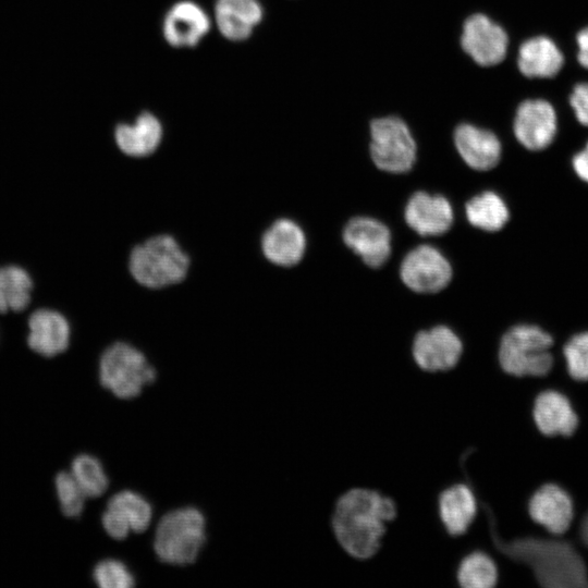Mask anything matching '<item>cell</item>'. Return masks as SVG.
<instances>
[{
    "instance_id": "4316f807",
    "label": "cell",
    "mask_w": 588,
    "mask_h": 588,
    "mask_svg": "<svg viewBox=\"0 0 588 588\" xmlns=\"http://www.w3.org/2000/svg\"><path fill=\"white\" fill-rule=\"evenodd\" d=\"M33 282L17 266L0 267V313L21 311L29 303Z\"/></svg>"
},
{
    "instance_id": "6da1fadb",
    "label": "cell",
    "mask_w": 588,
    "mask_h": 588,
    "mask_svg": "<svg viewBox=\"0 0 588 588\" xmlns=\"http://www.w3.org/2000/svg\"><path fill=\"white\" fill-rule=\"evenodd\" d=\"M396 513L392 498L372 489L352 488L336 499L331 529L347 554L368 559L380 548L387 523L394 519Z\"/></svg>"
},
{
    "instance_id": "2e32d148",
    "label": "cell",
    "mask_w": 588,
    "mask_h": 588,
    "mask_svg": "<svg viewBox=\"0 0 588 588\" xmlns=\"http://www.w3.org/2000/svg\"><path fill=\"white\" fill-rule=\"evenodd\" d=\"M261 250L265 258L275 266H295L305 255V233L295 221L278 219L264 232Z\"/></svg>"
},
{
    "instance_id": "7402d4cb",
    "label": "cell",
    "mask_w": 588,
    "mask_h": 588,
    "mask_svg": "<svg viewBox=\"0 0 588 588\" xmlns=\"http://www.w3.org/2000/svg\"><path fill=\"white\" fill-rule=\"evenodd\" d=\"M28 345L42 356H56L69 346L70 326L58 311L39 309L33 313L28 320Z\"/></svg>"
},
{
    "instance_id": "d6a6232c",
    "label": "cell",
    "mask_w": 588,
    "mask_h": 588,
    "mask_svg": "<svg viewBox=\"0 0 588 588\" xmlns=\"http://www.w3.org/2000/svg\"><path fill=\"white\" fill-rule=\"evenodd\" d=\"M572 167L576 175L588 184V142L572 159Z\"/></svg>"
},
{
    "instance_id": "ba28073f",
    "label": "cell",
    "mask_w": 588,
    "mask_h": 588,
    "mask_svg": "<svg viewBox=\"0 0 588 588\" xmlns=\"http://www.w3.org/2000/svg\"><path fill=\"white\" fill-rule=\"evenodd\" d=\"M403 283L417 293H437L452 279V267L446 257L433 246L420 245L412 249L400 268Z\"/></svg>"
},
{
    "instance_id": "ffe728a7",
    "label": "cell",
    "mask_w": 588,
    "mask_h": 588,
    "mask_svg": "<svg viewBox=\"0 0 588 588\" xmlns=\"http://www.w3.org/2000/svg\"><path fill=\"white\" fill-rule=\"evenodd\" d=\"M439 518L450 536L464 535L478 514V499L470 486L455 482L438 497Z\"/></svg>"
},
{
    "instance_id": "7a4b0ae2",
    "label": "cell",
    "mask_w": 588,
    "mask_h": 588,
    "mask_svg": "<svg viewBox=\"0 0 588 588\" xmlns=\"http://www.w3.org/2000/svg\"><path fill=\"white\" fill-rule=\"evenodd\" d=\"M494 542L504 554L528 565L543 587H588L586 564L568 542L532 537Z\"/></svg>"
},
{
    "instance_id": "8fae6325",
    "label": "cell",
    "mask_w": 588,
    "mask_h": 588,
    "mask_svg": "<svg viewBox=\"0 0 588 588\" xmlns=\"http://www.w3.org/2000/svg\"><path fill=\"white\" fill-rule=\"evenodd\" d=\"M513 131L518 143L526 149H546L558 133V117L553 106L544 99L523 101L516 110Z\"/></svg>"
},
{
    "instance_id": "9c48e42d",
    "label": "cell",
    "mask_w": 588,
    "mask_h": 588,
    "mask_svg": "<svg viewBox=\"0 0 588 588\" xmlns=\"http://www.w3.org/2000/svg\"><path fill=\"white\" fill-rule=\"evenodd\" d=\"M463 343L446 326L418 332L412 343V357L422 371L444 372L454 369L462 359Z\"/></svg>"
},
{
    "instance_id": "44dd1931",
    "label": "cell",
    "mask_w": 588,
    "mask_h": 588,
    "mask_svg": "<svg viewBox=\"0 0 588 588\" xmlns=\"http://www.w3.org/2000/svg\"><path fill=\"white\" fill-rule=\"evenodd\" d=\"M162 137V123L150 111H142L133 123H120L114 130L117 146L124 155L133 158L154 154Z\"/></svg>"
},
{
    "instance_id": "30bf717a",
    "label": "cell",
    "mask_w": 588,
    "mask_h": 588,
    "mask_svg": "<svg viewBox=\"0 0 588 588\" xmlns=\"http://www.w3.org/2000/svg\"><path fill=\"white\" fill-rule=\"evenodd\" d=\"M461 46L478 65L492 66L504 60L509 37L503 27L489 16L476 13L463 24Z\"/></svg>"
},
{
    "instance_id": "5bb4252c",
    "label": "cell",
    "mask_w": 588,
    "mask_h": 588,
    "mask_svg": "<svg viewBox=\"0 0 588 588\" xmlns=\"http://www.w3.org/2000/svg\"><path fill=\"white\" fill-rule=\"evenodd\" d=\"M529 517L553 535L564 534L574 518V505L560 486L546 483L538 488L527 504Z\"/></svg>"
},
{
    "instance_id": "8992f818",
    "label": "cell",
    "mask_w": 588,
    "mask_h": 588,
    "mask_svg": "<svg viewBox=\"0 0 588 588\" xmlns=\"http://www.w3.org/2000/svg\"><path fill=\"white\" fill-rule=\"evenodd\" d=\"M156 376V369L146 356L128 343H114L100 357V383L120 399L138 396Z\"/></svg>"
},
{
    "instance_id": "5b68a950",
    "label": "cell",
    "mask_w": 588,
    "mask_h": 588,
    "mask_svg": "<svg viewBox=\"0 0 588 588\" xmlns=\"http://www.w3.org/2000/svg\"><path fill=\"white\" fill-rule=\"evenodd\" d=\"M206 541V519L196 507L170 511L159 520L154 550L158 559L171 565L192 564Z\"/></svg>"
},
{
    "instance_id": "603a6c76",
    "label": "cell",
    "mask_w": 588,
    "mask_h": 588,
    "mask_svg": "<svg viewBox=\"0 0 588 588\" xmlns=\"http://www.w3.org/2000/svg\"><path fill=\"white\" fill-rule=\"evenodd\" d=\"M564 64V57L558 45L547 36H536L525 40L517 53L519 72L528 78H550Z\"/></svg>"
},
{
    "instance_id": "d4e9b609",
    "label": "cell",
    "mask_w": 588,
    "mask_h": 588,
    "mask_svg": "<svg viewBox=\"0 0 588 588\" xmlns=\"http://www.w3.org/2000/svg\"><path fill=\"white\" fill-rule=\"evenodd\" d=\"M499 578L494 559L482 550H474L460 561L456 580L461 588H494Z\"/></svg>"
},
{
    "instance_id": "ac0fdd59",
    "label": "cell",
    "mask_w": 588,
    "mask_h": 588,
    "mask_svg": "<svg viewBox=\"0 0 588 588\" xmlns=\"http://www.w3.org/2000/svg\"><path fill=\"white\" fill-rule=\"evenodd\" d=\"M259 0H216L215 17L221 35L231 41L247 40L264 19Z\"/></svg>"
},
{
    "instance_id": "836d02e7",
    "label": "cell",
    "mask_w": 588,
    "mask_h": 588,
    "mask_svg": "<svg viewBox=\"0 0 588 588\" xmlns=\"http://www.w3.org/2000/svg\"><path fill=\"white\" fill-rule=\"evenodd\" d=\"M578 47L577 60L579 64L588 70V27L583 28L576 36Z\"/></svg>"
},
{
    "instance_id": "e0dca14e",
    "label": "cell",
    "mask_w": 588,
    "mask_h": 588,
    "mask_svg": "<svg viewBox=\"0 0 588 588\" xmlns=\"http://www.w3.org/2000/svg\"><path fill=\"white\" fill-rule=\"evenodd\" d=\"M454 144L461 158L474 170L488 171L500 161L501 143L491 131L462 123L454 131Z\"/></svg>"
},
{
    "instance_id": "4fadbf2b",
    "label": "cell",
    "mask_w": 588,
    "mask_h": 588,
    "mask_svg": "<svg viewBox=\"0 0 588 588\" xmlns=\"http://www.w3.org/2000/svg\"><path fill=\"white\" fill-rule=\"evenodd\" d=\"M343 242L371 268L383 266L391 255L390 230L373 218L351 219L343 230Z\"/></svg>"
},
{
    "instance_id": "3957f363",
    "label": "cell",
    "mask_w": 588,
    "mask_h": 588,
    "mask_svg": "<svg viewBox=\"0 0 588 588\" xmlns=\"http://www.w3.org/2000/svg\"><path fill=\"white\" fill-rule=\"evenodd\" d=\"M128 269L133 279L142 286L162 289L186 278L189 257L173 236L159 234L132 249Z\"/></svg>"
},
{
    "instance_id": "cb8c5ba5",
    "label": "cell",
    "mask_w": 588,
    "mask_h": 588,
    "mask_svg": "<svg viewBox=\"0 0 588 588\" xmlns=\"http://www.w3.org/2000/svg\"><path fill=\"white\" fill-rule=\"evenodd\" d=\"M468 222L483 231L501 230L510 218V211L497 193L486 191L470 198L465 206Z\"/></svg>"
},
{
    "instance_id": "52a82bcc",
    "label": "cell",
    "mask_w": 588,
    "mask_h": 588,
    "mask_svg": "<svg viewBox=\"0 0 588 588\" xmlns=\"http://www.w3.org/2000/svg\"><path fill=\"white\" fill-rule=\"evenodd\" d=\"M369 130V151L377 168L394 174L408 172L413 168L417 154L416 142L401 118H377L371 121Z\"/></svg>"
},
{
    "instance_id": "d6986e66",
    "label": "cell",
    "mask_w": 588,
    "mask_h": 588,
    "mask_svg": "<svg viewBox=\"0 0 588 588\" xmlns=\"http://www.w3.org/2000/svg\"><path fill=\"white\" fill-rule=\"evenodd\" d=\"M531 413L537 429L547 437L572 436L578 426V417L571 402L554 390L539 393Z\"/></svg>"
},
{
    "instance_id": "9a60e30c",
    "label": "cell",
    "mask_w": 588,
    "mask_h": 588,
    "mask_svg": "<svg viewBox=\"0 0 588 588\" xmlns=\"http://www.w3.org/2000/svg\"><path fill=\"white\" fill-rule=\"evenodd\" d=\"M404 218L416 233L433 236L450 230L454 215L450 201L444 196L416 192L406 204Z\"/></svg>"
},
{
    "instance_id": "1f68e13d",
    "label": "cell",
    "mask_w": 588,
    "mask_h": 588,
    "mask_svg": "<svg viewBox=\"0 0 588 588\" xmlns=\"http://www.w3.org/2000/svg\"><path fill=\"white\" fill-rule=\"evenodd\" d=\"M569 105L577 121L588 127V82L574 86L569 96Z\"/></svg>"
},
{
    "instance_id": "7c38bea8",
    "label": "cell",
    "mask_w": 588,
    "mask_h": 588,
    "mask_svg": "<svg viewBox=\"0 0 588 588\" xmlns=\"http://www.w3.org/2000/svg\"><path fill=\"white\" fill-rule=\"evenodd\" d=\"M206 10L193 0H180L164 13L161 32L164 40L174 48H193L210 30Z\"/></svg>"
},
{
    "instance_id": "4dcf8cb0",
    "label": "cell",
    "mask_w": 588,
    "mask_h": 588,
    "mask_svg": "<svg viewBox=\"0 0 588 588\" xmlns=\"http://www.w3.org/2000/svg\"><path fill=\"white\" fill-rule=\"evenodd\" d=\"M95 583L101 588H130L135 585V577L128 567L115 559L99 562L93 572Z\"/></svg>"
},
{
    "instance_id": "83f0119b",
    "label": "cell",
    "mask_w": 588,
    "mask_h": 588,
    "mask_svg": "<svg viewBox=\"0 0 588 588\" xmlns=\"http://www.w3.org/2000/svg\"><path fill=\"white\" fill-rule=\"evenodd\" d=\"M71 474L86 498H97L105 493L109 480L98 458L82 454L72 462Z\"/></svg>"
},
{
    "instance_id": "277c9868",
    "label": "cell",
    "mask_w": 588,
    "mask_h": 588,
    "mask_svg": "<svg viewBox=\"0 0 588 588\" xmlns=\"http://www.w3.org/2000/svg\"><path fill=\"white\" fill-rule=\"evenodd\" d=\"M552 336L538 326L517 324L501 338L498 362L501 370L514 378L543 377L553 367Z\"/></svg>"
},
{
    "instance_id": "e575fe53",
    "label": "cell",
    "mask_w": 588,
    "mask_h": 588,
    "mask_svg": "<svg viewBox=\"0 0 588 588\" xmlns=\"http://www.w3.org/2000/svg\"><path fill=\"white\" fill-rule=\"evenodd\" d=\"M580 537L583 542L588 547V513L580 524Z\"/></svg>"
},
{
    "instance_id": "f1b7e54d",
    "label": "cell",
    "mask_w": 588,
    "mask_h": 588,
    "mask_svg": "<svg viewBox=\"0 0 588 588\" xmlns=\"http://www.w3.org/2000/svg\"><path fill=\"white\" fill-rule=\"evenodd\" d=\"M54 482L62 513L68 517L79 516L86 497L73 475L61 471L57 475Z\"/></svg>"
},
{
    "instance_id": "484cf974",
    "label": "cell",
    "mask_w": 588,
    "mask_h": 588,
    "mask_svg": "<svg viewBox=\"0 0 588 588\" xmlns=\"http://www.w3.org/2000/svg\"><path fill=\"white\" fill-rule=\"evenodd\" d=\"M107 509L134 532L145 531L152 519L150 503L142 494L131 490L115 493L109 500Z\"/></svg>"
},
{
    "instance_id": "f546056e",
    "label": "cell",
    "mask_w": 588,
    "mask_h": 588,
    "mask_svg": "<svg viewBox=\"0 0 588 588\" xmlns=\"http://www.w3.org/2000/svg\"><path fill=\"white\" fill-rule=\"evenodd\" d=\"M568 375L577 381H588V332L573 335L563 347Z\"/></svg>"
}]
</instances>
